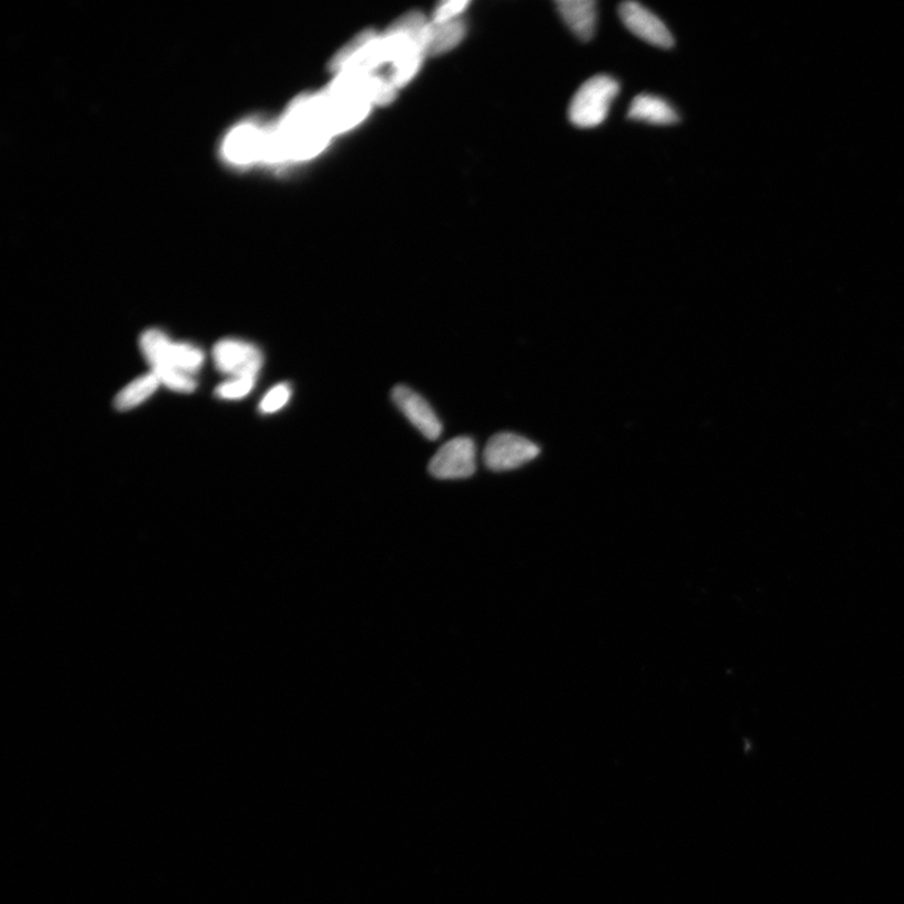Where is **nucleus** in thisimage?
I'll list each match as a JSON object with an SVG mask.
<instances>
[{
	"instance_id": "f257e3e1",
	"label": "nucleus",
	"mask_w": 904,
	"mask_h": 904,
	"mask_svg": "<svg viewBox=\"0 0 904 904\" xmlns=\"http://www.w3.org/2000/svg\"><path fill=\"white\" fill-rule=\"evenodd\" d=\"M142 355L152 370L170 390L192 394L196 374L204 364V352L190 343L171 342L160 330H149L140 338Z\"/></svg>"
},
{
	"instance_id": "f03ea898",
	"label": "nucleus",
	"mask_w": 904,
	"mask_h": 904,
	"mask_svg": "<svg viewBox=\"0 0 904 904\" xmlns=\"http://www.w3.org/2000/svg\"><path fill=\"white\" fill-rule=\"evenodd\" d=\"M368 110V103L325 94L298 99L289 108L286 119L332 136L364 120Z\"/></svg>"
},
{
	"instance_id": "7ed1b4c3",
	"label": "nucleus",
	"mask_w": 904,
	"mask_h": 904,
	"mask_svg": "<svg viewBox=\"0 0 904 904\" xmlns=\"http://www.w3.org/2000/svg\"><path fill=\"white\" fill-rule=\"evenodd\" d=\"M618 94L620 84L610 76L600 75L585 80L569 106V120L580 129L599 128L607 119Z\"/></svg>"
},
{
	"instance_id": "20e7f679",
	"label": "nucleus",
	"mask_w": 904,
	"mask_h": 904,
	"mask_svg": "<svg viewBox=\"0 0 904 904\" xmlns=\"http://www.w3.org/2000/svg\"><path fill=\"white\" fill-rule=\"evenodd\" d=\"M216 368L234 378L257 379L263 367V354L252 343L239 340H222L214 346Z\"/></svg>"
},
{
	"instance_id": "39448f33",
	"label": "nucleus",
	"mask_w": 904,
	"mask_h": 904,
	"mask_svg": "<svg viewBox=\"0 0 904 904\" xmlns=\"http://www.w3.org/2000/svg\"><path fill=\"white\" fill-rule=\"evenodd\" d=\"M539 454L540 448L535 442L515 433L502 432L487 442L484 460L493 472H508L526 465Z\"/></svg>"
},
{
	"instance_id": "423d86ee",
	"label": "nucleus",
	"mask_w": 904,
	"mask_h": 904,
	"mask_svg": "<svg viewBox=\"0 0 904 904\" xmlns=\"http://www.w3.org/2000/svg\"><path fill=\"white\" fill-rule=\"evenodd\" d=\"M476 470L475 442L470 438H456L441 446L430 461L429 472L438 478H464Z\"/></svg>"
},
{
	"instance_id": "0eeeda50",
	"label": "nucleus",
	"mask_w": 904,
	"mask_h": 904,
	"mask_svg": "<svg viewBox=\"0 0 904 904\" xmlns=\"http://www.w3.org/2000/svg\"><path fill=\"white\" fill-rule=\"evenodd\" d=\"M327 94L368 104L370 101L386 104L394 98V86L365 72H343L334 80Z\"/></svg>"
},
{
	"instance_id": "6e6552de",
	"label": "nucleus",
	"mask_w": 904,
	"mask_h": 904,
	"mask_svg": "<svg viewBox=\"0 0 904 904\" xmlns=\"http://www.w3.org/2000/svg\"><path fill=\"white\" fill-rule=\"evenodd\" d=\"M620 17L623 24L642 41L666 50L675 44L670 30L646 7L636 2L622 3Z\"/></svg>"
},
{
	"instance_id": "1a4fd4ad",
	"label": "nucleus",
	"mask_w": 904,
	"mask_h": 904,
	"mask_svg": "<svg viewBox=\"0 0 904 904\" xmlns=\"http://www.w3.org/2000/svg\"><path fill=\"white\" fill-rule=\"evenodd\" d=\"M265 141L266 130L257 123H243L226 136L223 144L224 158L239 166L263 161Z\"/></svg>"
},
{
	"instance_id": "9d476101",
	"label": "nucleus",
	"mask_w": 904,
	"mask_h": 904,
	"mask_svg": "<svg viewBox=\"0 0 904 904\" xmlns=\"http://www.w3.org/2000/svg\"><path fill=\"white\" fill-rule=\"evenodd\" d=\"M392 400L407 419L429 440H438L442 424L432 407L418 392L406 386H396Z\"/></svg>"
},
{
	"instance_id": "9b49d317",
	"label": "nucleus",
	"mask_w": 904,
	"mask_h": 904,
	"mask_svg": "<svg viewBox=\"0 0 904 904\" xmlns=\"http://www.w3.org/2000/svg\"><path fill=\"white\" fill-rule=\"evenodd\" d=\"M557 9L578 39L584 42L593 39L596 25V4L593 0H560Z\"/></svg>"
},
{
	"instance_id": "f8f14e48",
	"label": "nucleus",
	"mask_w": 904,
	"mask_h": 904,
	"mask_svg": "<svg viewBox=\"0 0 904 904\" xmlns=\"http://www.w3.org/2000/svg\"><path fill=\"white\" fill-rule=\"evenodd\" d=\"M628 119L649 125L668 126L680 120L675 108L664 98L654 95H639L633 99Z\"/></svg>"
},
{
	"instance_id": "ddd939ff",
	"label": "nucleus",
	"mask_w": 904,
	"mask_h": 904,
	"mask_svg": "<svg viewBox=\"0 0 904 904\" xmlns=\"http://www.w3.org/2000/svg\"><path fill=\"white\" fill-rule=\"evenodd\" d=\"M160 379L153 373L144 375L134 379L130 385L126 386L119 395L116 396L115 407L119 411L133 409L158 390Z\"/></svg>"
},
{
	"instance_id": "4468645a",
	"label": "nucleus",
	"mask_w": 904,
	"mask_h": 904,
	"mask_svg": "<svg viewBox=\"0 0 904 904\" xmlns=\"http://www.w3.org/2000/svg\"><path fill=\"white\" fill-rule=\"evenodd\" d=\"M292 388L288 384H279L271 388L268 394L260 401V412L275 413L282 410L283 407L291 400Z\"/></svg>"
},
{
	"instance_id": "2eb2a0df",
	"label": "nucleus",
	"mask_w": 904,
	"mask_h": 904,
	"mask_svg": "<svg viewBox=\"0 0 904 904\" xmlns=\"http://www.w3.org/2000/svg\"><path fill=\"white\" fill-rule=\"evenodd\" d=\"M257 379L234 378L216 388V396L223 400H240L248 396L255 388Z\"/></svg>"
},
{
	"instance_id": "dca6fc26",
	"label": "nucleus",
	"mask_w": 904,
	"mask_h": 904,
	"mask_svg": "<svg viewBox=\"0 0 904 904\" xmlns=\"http://www.w3.org/2000/svg\"><path fill=\"white\" fill-rule=\"evenodd\" d=\"M467 6L466 2H450L441 6L437 13V22L444 23L451 20L452 17L463 11Z\"/></svg>"
}]
</instances>
